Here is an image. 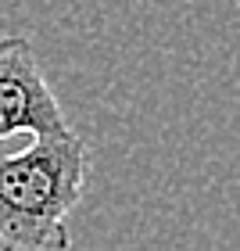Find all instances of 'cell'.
<instances>
[{"label": "cell", "instance_id": "1", "mask_svg": "<svg viewBox=\"0 0 240 251\" xmlns=\"http://www.w3.org/2000/svg\"><path fill=\"white\" fill-rule=\"evenodd\" d=\"M90 179V147L79 133L36 136L0 162V251H68V215Z\"/></svg>", "mask_w": 240, "mask_h": 251}, {"label": "cell", "instance_id": "2", "mask_svg": "<svg viewBox=\"0 0 240 251\" xmlns=\"http://www.w3.org/2000/svg\"><path fill=\"white\" fill-rule=\"evenodd\" d=\"M68 129L72 126L50 83L43 79L32 43L22 36H4L0 40V140L15 133L54 136Z\"/></svg>", "mask_w": 240, "mask_h": 251}]
</instances>
